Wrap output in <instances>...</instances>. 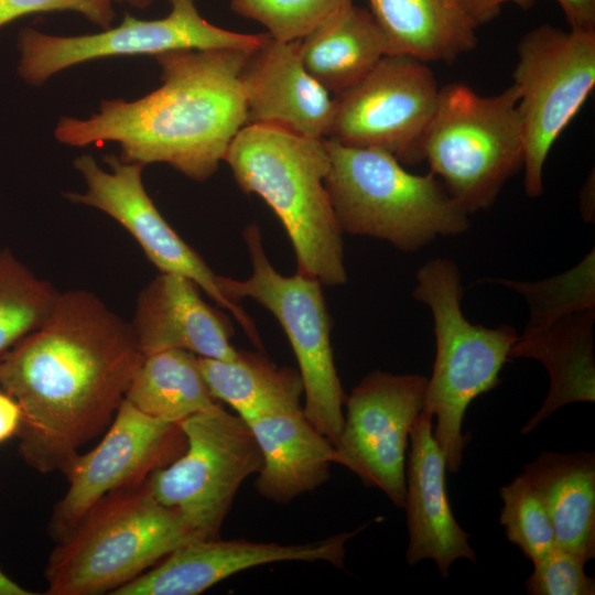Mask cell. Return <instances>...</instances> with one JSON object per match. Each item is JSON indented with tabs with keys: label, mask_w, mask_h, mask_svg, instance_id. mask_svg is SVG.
I'll return each instance as SVG.
<instances>
[{
	"label": "cell",
	"mask_w": 595,
	"mask_h": 595,
	"mask_svg": "<svg viewBox=\"0 0 595 595\" xmlns=\"http://www.w3.org/2000/svg\"><path fill=\"white\" fill-rule=\"evenodd\" d=\"M185 446L177 423L150 416L123 399L98 445L79 454L64 473L69 486L54 509L52 534L62 540L101 497L143 483Z\"/></svg>",
	"instance_id": "9a60e30c"
},
{
	"label": "cell",
	"mask_w": 595,
	"mask_h": 595,
	"mask_svg": "<svg viewBox=\"0 0 595 595\" xmlns=\"http://www.w3.org/2000/svg\"><path fill=\"white\" fill-rule=\"evenodd\" d=\"M325 186L343 232L416 251L437 237L457 236L468 215L432 173L416 175L392 154L325 139Z\"/></svg>",
	"instance_id": "5b68a950"
},
{
	"label": "cell",
	"mask_w": 595,
	"mask_h": 595,
	"mask_svg": "<svg viewBox=\"0 0 595 595\" xmlns=\"http://www.w3.org/2000/svg\"><path fill=\"white\" fill-rule=\"evenodd\" d=\"M125 399L150 416L177 424L220 405L203 377L198 356L183 349L145 355Z\"/></svg>",
	"instance_id": "484cf974"
},
{
	"label": "cell",
	"mask_w": 595,
	"mask_h": 595,
	"mask_svg": "<svg viewBox=\"0 0 595 595\" xmlns=\"http://www.w3.org/2000/svg\"><path fill=\"white\" fill-rule=\"evenodd\" d=\"M251 51L180 50L155 55L161 85L136 100H102L86 119L63 117L55 138L72 147L117 142L125 162L166 163L204 182L247 125L241 71Z\"/></svg>",
	"instance_id": "7a4b0ae2"
},
{
	"label": "cell",
	"mask_w": 595,
	"mask_h": 595,
	"mask_svg": "<svg viewBox=\"0 0 595 595\" xmlns=\"http://www.w3.org/2000/svg\"><path fill=\"white\" fill-rule=\"evenodd\" d=\"M433 416L422 410L410 434L405 465L407 527L409 565L433 560L443 577L453 562L476 563L469 534L456 521L446 493V461L433 435Z\"/></svg>",
	"instance_id": "ac0fdd59"
},
{
	"label": "cell",
	"mask_w": 595,
	"mask_h": 595,
	"mask_svg": "<svg viewBox=\"0 0 595 595\" xmlns=\"http://www.w3.org/2000/svg\"><path fill=\"white\" fill-rule=\"evenodd\" d=\"M60 293L10 250H0V363L14 346L46 322Z\"/></svg>",
	"instance_id": "4316f807"
},
{
	"label": "cell",
	"mask_w": 595,
	"mask_h": 595,
	"mask_svg": "<svg viewBox=\"0 0 595 595\" xmlns=\"http://www.w3.org/2000/svg\"><path fill=\"white\" fill-rule=\"evenodd\" d=\"M261 453L256 489L275 504H289L329 478L338 464L334 444L305 416L301 407L247 421Z\"/></svg>",
	"instance_id": "ffe728a7"
},
{
	"label": "cell",
	"mask_w": 595,
	"mask_h": 595,
	"mask_svg": "<svg viewBox=\"0 0 595 595\" xmlns=\"http://www.w3.org/2000/svg\"><path fill=\"white\" fill-rule=\"evenodd\" d=\"M428 378L374 370L346 396L338 465L380 489L398 508L405 497L411 431L423 410Z\"/></svg>",
	"instance_id": "4fadbf2b"
},
{
	"label": "cell",
	"mask_w": 595,
	"mask_h": 595,
	"mask_svg": "<svg viewBox=\"0 0 595 595\" xmlns=\"http://www.w3.org/2000/svg\"><path fill=\"white\" fill-rule=\"evenodd\" d=\"M112 0H0V29L19 18L55 11H73L106 30L115 19Z\"/></svg>",
	"instance_id": "1f68e13d"
},
{
	"label": "cell",
	"mask_w": 595,
	"mask_h": 595,
	"mask_svg": "<svg viewBox=\"0 0 595 595\" xmlns=\"http://www.w3.org/2000/svg\"><path fill=\"white\" fill-rule=\"evenodd\" d=\"M519 293L529 307L524 329L547 326L566 315L595 309L594 248L573 268L539 281L491 279Z\"/></svg>",
	"instance_id": "83f0119b"
},
{
	"label": "cell",
	"mask_w": 595,
	"mask_h": 595,
	"mask_svg": "<svg viewBox=\"0 0 595 595\" xmlns=\"http://www.w3.org/2000/svg\"><path fill=\"white\" fill-rule=\"evenodd\" d=\"M518 91L482 96L462 83L440 88L421 153L448 194L467 213L485 210L523 167Z\"/></svg>",
	"instance_id": "52a82bcc"
},
{
	"label": "cell",
	"mask_w": 595,
	"mask_h": 595,
	"mask_svg": "<svg viewBox=\"0 0 595 595\" xmlns=\"http://www.w3.org/2000/svg\"><path fill=\"white\" fill-rule=\"evenodd\" d=\"M537 0H461L465 11L476 26L488 23L499 15L506 3H515L522 9L531 8Z\"/></svg>",
	"instance_id": "d6a6232c"
},
{
	"label": "cell",
	"mask_w": 595,
	"mask_h": 595,
	"mask_svg": "<svg viewBox=\"0 0 595 595\" xmlns=\"http://www.w3.org/2000/svg\"><path fill=\"white\" fill-rule=\"evenodd\" d=\"M309 74L331 95L360 82L387 54L370 11L351 4L298 42Z\"/></svg>",
	"instance_id": "cb8c5ba5"
},
{
	"label": "cell",
	"mask_w": 595,
	"mask_h": 595,
	"mask_svg": "<svg viewBox=\"0 0 595 595\" xmlns=\"http://www.w3.org/2000/svg\"><path fill=\"white\" fill-rule=\"evenodd\" d=\"M413 296L430 309L436 343L423 410L436 418L434 439L447 470L455 473L469 442L462 431L466 410L474 399L498 386L519 335L509 325L490 328L465 317L461 271L452 260L435 258L424 263L416 273Z\"/></svg>",
	"instance_id": "8992f818"
},
{
	"label": "cell",
	"mask_w": 595,
	"mask_h": 595,
	"mask_svg": "<svg viewBox=\"0 0 595 595\" xmlns=\"http://www.w3.org/2000/svg\"><path fill=\"white\" fill-rule=\"evenodd\" d=\"M585 561L556 544L533 563L526 581L530 595H594L595 580L587 576Z\"/></svg>",
	"instance_id": "4dcf8cb0"
},
{
	"label": "cell",
	"mask_w": 595,
	"mask_h": 595,
	"mask_svg": "<svg viewBox=\"0 0 595 595\" xmlns=\"http://www.w3.org/2000/svg\"><path fill=\"white\" fill-rule=\"evenodd\" d=\"M113 2L127 3L137 9H145L150 7L154 0H112Z\"/></svg>",
	"instance_id": "8d00e7d4"
},
{
	"label": "cell",
	"mask_w": 595,
	"mask_h": 595,
	"mask_svg": "<svg viewBox=\"0 0 595 595\" xmlns=\"http://www.w3.org/2000/svg\"><path fill=\"white\" fill-rule=\"evenodd\" d=\"M183 453L148 477L154 498L177 510L203 539L217 538L241 484L262 458L248 423L221 405L178 423Z\"/></svg>",
	"instance_id": "30bf717a"
},
{
	"label": "cell",
	"mask_w": 595,
	"mask_h": 595,
	"mask_svg": "<svg viewBox=\"0 0 595 595\" xmlns=\"http://www.w3.org/2000/svg\"><path fill=\"white\" fill-rule=\"evenodd\" d=\"M21 420L18 402L3 390L0 391V443L18 434Z\"/></svg>",
	"instance_id": "e575fe53"
},
{
	"label": "cell",
	"mask_w": 595,
	"mask_h": 595,
	"mask_svg": "<svg viewBox=\"0 0 595 595\" xmlns=\"http://www.w3.org/2000/svg\"><path fill=\"white\" fill-rule=\"evenodd\" d=\"M387 54L452 63L477 45V26L461 0H367Z\"/></svg>",
	"instance_id": "7402d4cb"
},
{
	"label": "cell",
	"mask_w": 595,
	"mask_h": 595,
	"mask_svg": "<svg viewBox=\"0 0 595 595\" xmlns=\"http://www.w3.org/2000/svg\"><path fill=\"white\" fill-rule=\"evenodd\" d=\"M213 397L230 405L246 422L301 407L303 383L298 370L278 367L258 353L238 350L232 360L198 357Z\"/></svg>",
	"instance_id": "d4e9b609"
},
{
	"label": "cell",
	"mask_w": 595,
	"mask_h": 595,
	"mask_svg": "<svg viewBox=\"0 0 595 595\" xmlns=\"http://www.w3.org/2000/svg\"><path fill=\"white\" fill-rule=\"evenodd\" d=\"M440 88L426 63L386 54L356 85L335 96L331 133L342 144L379 149L399 162L423 161L421 145Z\"/></svg>",
	"instance_id": "7c38bea8"
},
{
	"label": "cell",
	"mask_w": 595,
	"mask_h": 595,
	"mask_svg": "<svg viewBox=\"0 0 595 595\" xmlns=\"http://www.w3.org/2000/svg\"><path fill=\"white\" fill-rule=\"evenodd\" d=\"M512 73L522 127L524 191L543 192V167L551 148L595 86V31L541 24L517 45Z\"/></svg>",
	"instance_id": "9c48e42d"
},
{
	"label": "cell",
	"mask_w": 595,
	"mask_h": 595,
	"mask_svg": "<svg viewBox=\"0 0 595 595\" xmlns=\"http://www.w3.org/2000/svg\"><path fill=\"white\" fill-rule=\"evenodd\" d=\"M33 593L21 587L0 569V595H32Z\"/></svg>",
	"instance_id": "d590c367"
},
{
	"label": "cell",
	"mask_w": 595,
	"mask_h": 595,
	"mask_svg": "<svg viewBox=\"0 0 595 595\" xmlns=\"http://www.w3.org/2000/svg\"><path fill=\"white\" fill-rule=\"evenodd\" d=\"M244 239L251 275L245 280L218 275V286L230 301L252 299L279 321L299 364L305 397L303 412L335 445L344 422L346 394L334 361L323 284L299 272L290 277L279 273L264 252L256 224L244 229Z\"/></svg>",
	"instance_id": "ba28073f"
},
{
	"label": "cell",
	"mask_w": 595,
	"mask_h": 595,
	"mask_svg": "<svg viewBox=\"0 0 595 595\" xmlns=\"http://www.w3.org/2000/svg\"><path fill=\"white\" fill-rule=\"evenodd\" d=\"M570 29L595 31V0H555Z\"/></svg>",
	"instance_id": "836d02e7"
},
{
	"label": "cell",
	"mask_w": 595,
	"mask_h": 595,
	"mask_svg": "<svg viewBox=\"0 0 595 595\" xmlns=\"http://www.w3.org/2000/svg\"><path fill=\"white\" fill-rule=\"evenodd\" d=\"M109 171L101 169L89 154L74 160L87 190L65 193L76 204L97 208L118 221L140 245L160 272L182 274L194 281L217 306L229 311L259 349L262 347L252 320L227 299L218 286V275L167 224L142 183L141 163L125 162L115 154L105 156Z\"/></svg>",
	"instance_id": "5bb4252c"
},
{
	"label": "cell",
	"mask_w": 595,
	"mask_h": 595,
	"mask_svg": "<svg viewBox=\"0 0 595 595\" xmlns=\"http://www.w3.org/2000/svg\"><path fill=\"white\" fill-rule=\"evenodd\" d=\"M298 42L270 37L249 53L240 75L247 125L274 126L326 139L333 125L335 97L305 69Z\"/></svg>",
	"instance_id": "e0dca14e"
},
{
	"label": "cell",
	"mask_w": 595,
	"mask_h": 595,
	"mask_svg": "<svg viewBox=\"0 0 595 595\" xmlns=\"http://www.w3.org/2000/svg\"><path fill=\"white\" fill-rule=\"evenodd\" d=\"M196 540L203 538L177 510L154 498L148 479L110 491L51 553L46 594L112 593Z\"/></svg>",
	"instance_id": "277c9868"
},
{
	"label": "cell",
	"mask_w": 595,
	"mask_h": 595,
	"mask_svg": "<svg viewBox=\"0 0 595 595\" xmlns=\"http://www.w3.org/2000/svg\"><path fill=\"white\" fill-rule=\"evenodd\" d=\"M246 194H257L275 213L294 249L296 272L323 285L347 281L343 230L325 178V139L268 125H247L224 159Z\"/></svg>",
	"instance_id": "3957f363"
},
{
	"label": "cell",
	"mask_w": 595,
	"mask_h": 595,
	"mask_svg": "<svg viewBox=\"0 0 595 595\" xmlns=\"http://www.w3.org/2000/svg\"><path fill=\"white\" fill-rule=\"evenodd\" d=\"M169 14L140 20L125 14L120 25L99 33L61 36L25 28L18 34V74L39 86L54 74L88 61L149 54L155 56L180 50L237 48L253 51L264 44L268 33L229 31L204 19L195 0H167Z\"/></svg>",
	"instance_id": "8fae6325"
},
{
	"label": "cell",
	"mask_w": 595,
	"mask_h": 595,
	"mask_svg": "<svg viewBox=\"0 0 595 595\" xmlns=\"http://www.w3.org/2000/svg\"><path fill=\"white\" fill-rule=\"evenodd\" d=\"M354 0H230L232 11L267 29L272 40L296 42Z\"/></svg>",
	"instance_id": "f546056e"
},
{
	"label": "cell",
	"mask_w": 595,
	"mask_h": 595,
	"mask_svg": "<svg viewBox=\"0 0 595 595\" xmlns=\"http://www.w3.org/2000/svg\"><path fill=\"white\" fill-rule=\"evenodd\" d=\"M358 531L302 544L217 538L192 541L111 594L197 595L248 569L285 561H321L342 569L345 544Z\"/></svg>",
	"instance_id": "2e32d148"
},
{
	"label": "cell",
	"mask_w": 595,
	"mask_h": 595,
	"mask_svg": "<svg viewBox=\"0 0 595 595\" xmlns=\"http://www.w3.org/2000/svg\"><path fill=\"white\" fill-rule=\"evenodd\" d=\"M130 323L94 293L61 292L46 322L0 363L19 404V453L40 473H65L112 421L143 360Z\"/></svg>",
	"instance_id": "6da1fadb"
},
{
	"label": "cell",
	"mask_w": 595,
	"mask_h": 595,
	"mask_svg": "<svg viewBox=\"0 0 595 595\" xmlns=\"http://www.w3.org/2000/svg\"><path fill=\"white\" fill-rule=\"evenodd\" d=\"M500 523L509 542L532 563L548 553L555 539L548 512L524 474L500 488Z\"/></svg>",
	"instance_id": "f1b7e54d"
},
{
	"label": "cell",
	"mask_w": 595,
	"mask_h": 595,
	"mask_svg": "<svg viewBox=\"0 0 595 595\" xmlns=\"http://www.w3.org/2000/svg\"><path fill=\"white\" fill-rule=\"evenodd\" d=\"M595 309L576 312L534 329H524L510 350V358L540 361L550 377L547 397L538 412L521 429L530 433L558 409L595 401L593 325Z\"/></svg>",
	"instance_id": "44dd1931"
},
{
	"label": "cell",
	"mask_w": 595,
	"mask_h": 595,
	"mask_svg": "<svg viewBox=\"0 0 595 595\" xmlns=\"http://www.w3.org/2000/svg\"><path fill=\"white\" fill-rule=\"evenodd\" d=\"M142 354L183 349L198 357L232 360V329L224 314L209 306L191 279L160 272L140 292L130 323Z\"/></svg>",
	"instance_id": "d6986e66"
},
{
	"label": "cell",
	"mask_w": 595,
	"mask_h": 595,
	"mask_svg": "<svg viewBox=\"0 0 595 595\" xmlns=\"http://www.w3.org/2000/svg\"><path fill=\"white\" fill-rule=\"evenodd\" d=\"M524 476L550 518L555 544L585 562L595 558V455L542 452Z\"/></svg>",
	"instance_id": "603a6c76"
}]
</instances>
